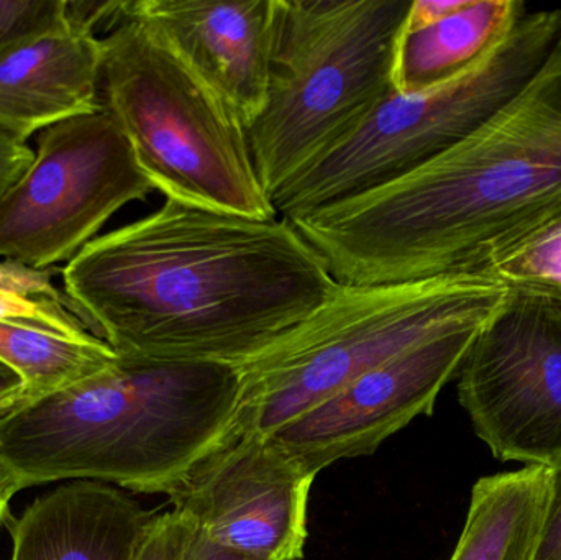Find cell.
Wrapping results in <instances>:
<instances>
[{
	"label": "cell",
	"mask_w": 561,
	"mask_h": 560,
	"mask_svg": "<svg viewBox=\"0 0 561 560\" xmlns=\"http://www.w3.org/2000/svg\"><path fill=\"white\" fill-rule=\"evenodd\" d=\"M68 298L122 357L237 364L335 292L287 220L167 199L61 270Z\"/></svg>",
	"instance_id": "1"
},
{
	"label": "cell",
	"mask_w": 561,
	"mask_h": 560,
	"mask_svg": "<svg viewBox=\"0 0 561 560\" xmlns=\"http://www.w3.org/2000/svg\"><path fill=\"white\" fill-rule=\"evenodd\" d=\"M561 199V30L533 78L477 130L405 176L287 220L339 285L480 273Z\"/></svg>",
	"instance_id": "2"
},
{
	"label": "cell",
	"mask_w": 561,
	"mask_h": 560,
	"mask_svg": "<svg viewBox=\"0 0 561 560\" xmlns=\"http://www.w3.org/2000/svg\"><path fill=\"white\" fill-rule=\"evenodd\" d=\"M242 378L224 362L122 357L92 377L0 416L7 499L94 480L174 502L240 436Z\"/></svg>",
	"instance_id": "3"
},
{
	"label": "cell",
	"mask_w": 561,
	"mask_h": 560,
	"mask_svg": "<svg viewBox=\"0 0 561 560\" xmlns=\"http://www.w3.org/2000/svg\"><path fill=\"white\" fill-rule=\"evenodd\" d=\"M507 299L510 292L484 273L336 286L312 315L233 364L242 378L240 434L272 437L401 352L490 321Z\"/></svg>",
	"instance_id": "4"
},
{
	"label": "cell",
	"mask_w": 561,
	"mask_h": 560,
	"mask_svg": "<svg viewBox=\"0 0 561 560\" xmlns=\"http://www.w3.org/2000/svg\"><path fill=\"white\" fill-rule=\"evenodd\" d=\"M412 0H276L268 92L249 127L270 199L386 98Z\"/></svg>",
	"instance_id": "5"
},
{
	"label": "cell",
	"mask_w": 561,
	"mask_h": 560,
	"mask_svg": "<svg viewBox=\"0 0 561 560\" xmlns=\"http://www.w3.org/2000/svg\"><path fill=\"white\" fill-rule=\"evenodd\" d=\"M102 39L101 105L153 190L193 206L273 219L249 130L150 25L125 16Z\"/></svg>",
	"instance_id": "6"
},
{
	"label": "cell",
	"mask_w": 561,
	"mask_h": 560,
	"mask_svg": "<svg viewBox=\"0 0 561 560\" xmlns=\"http://www.w3.org/2000/svg\"><path fill=\"white\" fill-rule=\"evenodd\" d=\"M561 30V9L533 10L478 65L415 94L392 92L348 137L273 197L290 220L385 186L463 140L542 65Z\"/></svg>",
	"instance_id": "7"
},
{
	"label": "cell",
	"mask_w": 561,
	"mask_h": 560,
	"mask_svg": "<svg viewBox=\"0 0 561 560\" xmlns=\"http://www.w3.org/2000/svg\"><path fill=\"white\" fill-rule=\"evenodd\" d=\"M150 180L114 118L101 108L38 134L22 176L0 194V260L36 270L68 263Z\"/></svg>",
	"instance_id": "8"
},
{
	"label": "cell",
	"mask_w": 561,
	"mask_h": 560,
	"mask_svg": "<svg viewBox=\"0 0 561 560\" xmlns=\"http://www.w3.org/2000/svg\"><path fill=\"white\" fill-rule=\"evenodd\" d=\"M458 400L494 459L526 467L561 460V328L510 295L474 339Z\"/></svg>",
	"instance_id": "9"
},
{
	"label": "cell",
	"mask_w": 561,
	"mask_h": 560,
	"mask_svg": "<svg viewBox=\"0 0 561 560\" xmlns=\"http://www.w3.org/2000/svg\"><path fill=\"white\" fill-rule=\"evenodd\" d=\"M488 322L427 339L336 391L272 439L313 476L343 459L373 456L415 418L431 416Z\"/></svg>",
	"instance_id": "10"
},
{
	"label": "cell",
	"mask_w": 561,
	"mask_h": 560,
	"mask_svg": "<svg viewBox=\"0 0 561 560\" xmlns=\"http://www.w3.org/2000/svg\"><path fill=\"white\" fill-rule=\"evenodd\" d=\"M316 477L272 437L240 434L171 503L207 538L250 560H302Z\"/></svg>",
	"instance_id": "11"
},
{
	"label": "cell",
	"mask_w": 561,
	"mask_h": 560,
	"mask_svg": "<svg viewBox=\"0 0 561 560\" xmlns=\"http://www.w3.org/2000/svg\"><path fill=\"white\" fill-rule=\"evenodd\" d=\"M250 125L268 92L276 0H124Z\"/></svg>",
	"instance_id": "12"
},
{
	"label": "cell",
	"mask_w": 561,
	"mask_h": 560,
	"mask_svg": "<svg viewBox=\"0 0 561 560\" xmlns=\"http://www.w3.org/2000/svg\"><path fill=\"white\" fill-rule=\"evenodd\" d=\"M102 39L71 25L0 58V132L26 144L59 122L101 111Z\"/></svg>",
	"instance_id": "13"
},
{
	"label": "cell",
	"mask_w": 561,
	"mask_h": 560,
	"mask_svg": "<svg viewBox=\"0 0 561 560\" xmlns=\"http://www.w3.org/2000/svg\"><path fill=\"white\" fill-rule=\"evenodd\" d=\"M154 516L117 487L65 482L7 519L10 560H134Z\"/></svg>",
	"instance_id": "14"
},
{
	"label": "cell",
	"mask_w": 561,
	"mask_h": 560,
	"mask_svg": "<svg viewBox=\"0 0 561 560\" xmlns=\"http://www.w3.org/2000/svg\"><path fill=\"white\" fill-rule=\"evenodd\" d=\"M527 12L519 0H468L440 22L402 28L392 81L399 94H415L451 81L490 55Z\"/></svg>",
	"instance_id": "15"
},
{
	"label": "cell",
	"mask_w": 561,
	"mask_h": 560,
	"mask_svg": "<svg viewBox=\"0 0 561 560\" xmlns=\"http://www.w3.org/2000/svg\"><path fill=\"white\" fill-rule=\"evenodd\" d=\"M549 495L547 467H524L478 480L450 560H534Z\"/></svg>",
	"instance_id": "16"
},
{
	"label": "cell",
	"mask_w": 561,
	"mask_h": 560,
	"mask_svg": "<svg viewBox=\"0 0 561 560\" xmlns=\"http://www.w3.org/2000/svg\"><path fill=\"white\" fill-rule=\"evenodd\" d=\"M118 355L98 339L69 341L22 325L0 322V362L22 378V404L66 390L117 361Z\"/></svg>",
	"instance_id": "17"
},
{
	"label": "cell",
	"mask_w": 561,
	"mask_h": 560,
	"mask_svg": "<svg viewBox=\"0 0 561 560\" xmlns=\"http://www.w3.org/2000/svg\"><path fill=\"white\" fill-rule=\"evenodd\" d=\"M480 273L539 306L561 328V199L494 247Z\"/></svg>",
	"instance_id": "18"
},
{
	"label": "cell",
	"mask_w": 561,
	"mask_h": 560,
	"mask_svg": "<svg viewBox=\"0 0 561 560\" xmlns=\"http://www.w3.org/2000/svg\"><path fill=\"white\" fill-rule=\"evenodd\" d=\"M0 322L69 341H98L78 306L53 283L49 270L0 260Z\"/></svg>",
	"instance_id": "19"
},
{
	"label": "cell",
	"mask_w": 561,
	"mask_h": 560,
	"mask_svg": "<svg viewBox=\"0 0 561 560\" xmlns=\"http://www.w3.org/2000/svg\"><path fill=\"white\" fill-rule=\"evenodd\" d=\"M66 22V0H0V58Z\"/></svg>",
	"instance_id": "20"
},
{
	"label": "cell",
	"mask_w": 561,
	"mask_h": 560,
	"mask_svg": "<svg viewBox=\"0 0 561 560\" xmlns=\"http://www.w3.org/2000/svg\"><path fill=\"white\" fill-rule=\"evenodd\" d=\"M193 525L180 512L154 516L134 560H183Z\"/></svg>",
	"instance_id": "21"
},
{
	"label": "cell",
	"mask_w": 561,
	"mask_h": 560,
	"mask_svg": "<svg viewBox=\"0 0 561 560\" xmlns=\"http://www.w3.org/2000/svg\"><path fill=\"white\" fill-rule=\"evenodd\" d=\"M534 560H561V460L550 467V495Z\"/></svg>",
	"instance_id": "22"
},
{
	"label": "cell",
	"mask_w": 561,
	"mask_h": 560,
	"mask_svg": "<svg viewBox=\"0 0 561 560\" xmlns=\"http://www.w3.org/2000/svg\"><path fill=\"white\" fill-rule=\"evenodd\" d=\"M33 155L28 145L20 144L0 132V194L22 176L32 163Z\"/></svg>",
	"instance_id": "23"
},
{
	"label": "cell",
	"mask_w": 561,
	"mask_h": 560,
	"mask_svg": "<svg viewBox=\"0 0 561 560\" xmlns=\"http://www.w3.org/2000/svg\"><path fill=\"white\" fill-rule=\"evenodd\" d=\"M468 0H412L405 19V28H421L440 22L445 16L458 12L467 5Z\"/></svg>",
	"instance_id": "24"
},
{
	"label": "cell",
	"mask_w": 561,
	"mask_h": 560,
	"mask_svg": "<svg viewBox=\"0 0 561 560\" xmlns=\"http://www.w3.org/2000/svg\"><path fill=\"white\" fill-rule=\"evenodd\" d=\"M183 560H250L233 549L224 548L213 539L207 538L199 529L194 528L187 541Z\"/></svg>",
	"instance_id": "25"
},
{
	"label": "cell",
	"mask_w": 561,
	"mask_h": 560,
	"mask_svg": "<svg viewBox=\"0 0 561 560\" xmlns=\"http://www.w3.org/2000/svg\"><path fill=\"white\" fill-rule=\"evenodd\" d=\"M22 393V378L0 362V416L19 407Z\"/></svg>",
	"instance_id": "26"
},
{
	"label": "cell",
	"mask_w": 561,
	"mask_h": 560,
	"mask_svg": "<svg viewBox=\"0 0 561 560\" xmlns=\"http://www.w3.org/2000/svg\"><path fill=\"white\" fill-rule=\"evenodd\" d=\"M9 503L5 493H3L2 487H0V526L9 519Z\"/></svg>",
	"instance_id": "27"
}]
</instances>
